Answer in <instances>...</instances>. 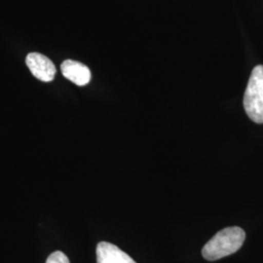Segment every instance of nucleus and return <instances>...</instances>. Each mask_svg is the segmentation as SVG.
Masks as SVG:
<instances>
[{
  "label": "nucleus",
  "mask_w": 263,
  "mask_h": 263,
  "mask_svg": "<svg viewBox=\"0 0 263 263\" xmlns=\"http://www.w3.org/2000/svg\"><path fill=\"white\" fill-rule=\"evenodd\" d=\"M246 239L244 230L238 226L227 227L217 232L202 250V255L210 261H215L235 254L243 246Z\"/></svg>",
  "instance_id": "nucleus-1"
},
{
  "label": "nucleus",
  "mask_w": 263,
  "mask_h": 263,
  "mask_svg": "<svg viewBox=\"0 0 263 263\" xmlns=\"http://www.w3.org/2000/svg\"><path fill=\"white\" fill-rule=\"evenodd\" d=\"M244 107L249 118L263 124V66H256L245 91Z\"/></svg>",
  "instance_id": "nucleus-2"
},
{
  "label": "nucleus",
  "mask_w": 263,
  "mask_h": 263,
  "mask_svg": "<svg viewBox=\"0 0 263 263\" xmlns=\"http://www.w3.org/2000/svg\"><path fill=\"white\" fill-rule=\"evenodd\" d=\"M26 64L30 72L38 80L51 82L56 76L57 69L54 63L40 53H29L26 58Z\"/></svg>",
  "instance_id": "nucleus-3"
},
{
  "label": "nucleus",
  "mask_w": 263,
  "mask_h": 263,
  "mask_svg": "<svg viewBox=\"0 0 263 263\" xmlns=\"http://www.w3.org/2000/svg\"><path fill=\"white\" fill-rule=\"evenodd\" d=\"M97 263H137L115 245L101 242L97 246Z\"/></svg>",
  "instance_id": "nucleus-4"
},
{
  "label": "nucleus",
  "mask_w": 263,
  "mask_h": 263,
  "mask_svg": "<svg viewBox=\"0 0 263 263\" xmlns=\"http://www.w3.org/2000/svg\"><path fill=\"white\" fill-rule=\"evenodd\" d=\"M61 69L63 76L77 86H85L91 80L92 76L89 67L79 62L66 60L61 65Z\"/></svg>",
  "instance_id": "nucleus-5"
},
{
  "label": "nucleus",
  "mask_w": 263,
  "mask_h": 263,
  "mask_svg": "<svg viewBox=\"0 0 263 263\" xmlns=\"http://www.w3.org/2000/svg\"><path fill=\"white\" fill-rule=\"evenodd\" d=\"M46 263H70L68 257L63 252L57 251L50 254L46 260Z\"/></svg>",
  "instance_id": "nucleus-6"
}]
</instances>
